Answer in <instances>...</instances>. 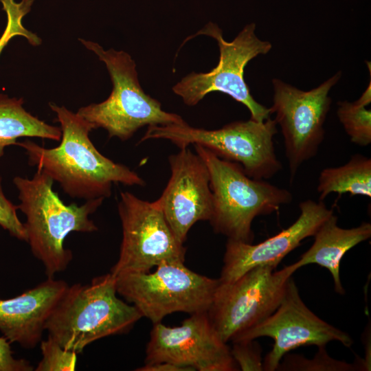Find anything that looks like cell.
<instances>
[{
    "label": "cell",
    "mask_w": 371,
    "mask_h": 371,
    "mask_svg": "<svg viewBox=\"0 0 371 371\" xmlns=\"http://www.w3.org/2000/svg\"><path fill=\"white\" fill-rule=\"evenodd\" d=\"M54 180L37 168L32 179L15 177L20 204L25 216L24 223L34 256L43 264L47 278L64 271L73 258L66 249V237L73 232L90 233L98 229L89 216L102 205L104 199L86 201L81 205H66L52 189Z\"/></svg>",
    "instance_id": "obj_2"
},
{
    "label": "cell",
    "mask_w": 371,
    "mask_h": 371,
    "mask_svg": "<svg viewBox=\"0 0 371 371\" xmlns=\"http://www.w3.org/2000/svg\"><path fill=\"white\" fill-rule=\"evenodd\" d=\"M34 0H0L3 10L7 15V24L0 38V54L10 39L23 36L33 46L41 45V39L34 33L27 30L22 23L23 18L31 10Z\"/></svg>",
    "instance_id": "obj_21"
},
{
    "label": "cell",
    "mask_w": 371,
    "mask_h": 371,
    "mask_svg": "<svg viewBox=\"0 0 371 371\" xmlns=\"http://www.w3.org/2000/svg\"><path fill=\"white\" fill-rule=\"evenodd\" d=\"M60 124V144L46 148L29 139L16 142L28 164L46 172L70 197L85 201L111 196L113 183L144 186V180L126 166L101 154L89 139L92 125L77 113L49 104Z\"/></svg>",
    "instance_id": "obj_1"
},
{
    "label": "cell",
    "mask_w": 371,
    "mask_h": 371,
    "mask_svg": "<svg viewBox=\"0 0 371 371\" xmlns=\"http://www.w3.org/2000/svg\"><path fill=\"white\" fill-rule=\"evenodd\" d=\"M276 267L257 266L233 282L219 283L207 314L223 341H232L280 305L289 281L297 269L294 264L278 271Z\"/></svg>",
    "instance_id": "obj_9"
},
{
    "label": "cell",
    "mask_w": 371,
    "mask_h": 371,
    "mask_svg": "<svg viewBox=\"0 0 371 371\" xmlns=\"http://www.w3.org/2000/svg\"><path fill=\"white\" fill-rule=\"evenodd\" d=\"M68 286L63 280L47 278L17 296L0 298V331L3 336L25 348L37 346Z\"/></svg>",
    "instance_id": "obj_16"
},
{
    "label": "cell",
    "mask_w": 371,
    "mask_h": 371,
    "mask_svg": "<svg viewBox=\"0 0 371 371\" xmlns=\"http://www.w3.org/2000/svg\"><path fill=\"white\" fill-rule=\"evenodd\" d=\"M10 342L4 337H0V371H32L31 363L23 359L13 356Z\"/></svg>",
    "instance_id": "obj_26"
},
{
    "label": "cell",
    "mask_w": 371,
    "mask_h": 371,
    "mask_svg": "<svg viewBox=\"0 0 371 371\" xmlns=\"http://www.w3.org/2000/svg\"><path fill=\"white\" fill-rule=\"evenodd\" d=\"M115 277L117 294L153 324L176 312H207L220 283L219 279L195 273L181 262L161 264L153 273H125Z\"/></svg>",
    "instance_id": "obj_7"
},
{
    "label": "cell",
    "mask_w": 371,
    "mask_h": 371,
    "mask_svg": "<svg viewBox=\"0 0 371 371\" xmlns=\"http://www.w3.org/2000/svg\"><path fill=\"white\" fill-rule=\"evenodd\" d=\"M79 41L105 64L113 83L106 100L80 107L77 111L93 129L102 128L109 137L126 141L144 126L185 122L180 115L164 111L158 100L144 91L138 80L136 64L128 53L112 48L105 50L97 43L82 38Z\"/></svg>",
    "instance_id": "obj_5"
},
{
    "label": "cell",
    "mask_w": 371,
    "mask_h": 371,
    "mask_svg": "<svg viewBox=\"0 0 371 371\" xmlns=\"http://www.w3.org/2000/svg\"><path fill=\"white\" fill-rule=\"evenodd\" d=\"M145 363L168 362L199 371H234L239 368L207 312L191 314L179 326L153 324Z\"/></svg>",
    "instance_id": "obj_13"
},
{
    "label": "cell",
    "mask_w": 371,
    "mask_h": 371,
    "mask_svg": "<svg viewBox=\"0 0 371 371\" xmlns=\"http://www.w3.org/2000/svg\"><path fill=\"white\" fill-rule=\"evenodd\" d=\"M137 371H193L190 368L179 366L168 362L145 363L143 366L135 369Z\"/></svg>",
    "instance_id": "obj_27"
},
{
    "label": "cell",
    "mask_w": 371,
    "mask_h": 371,
    "mask_svg": "<svg viewBox=\"0 0 371 371\" xmlns=\"http://www.w3.org/2000/svg\"><path fill=\"white\" fill-rule=\"evenodd\" d=\"M300 210V214L293 224L258 244L228 239L220 282H233L257 266L277 267L304 239L313 236L322 223L333 214L322 201H302Z\"/></svg>",
    "instance_id": "obj_15"
},
{
    "label": "cell",
    "mask_w": 371,
    "mask_h": 371,
    "mask_svg": "<svg viewBox=\"0 0 371 371\" xmlns=\"http://www.w3.org/2000/svg\"><path fill=\"white\" fill-rule=\"evenodd\" d=\"M142 317L135 306L117 297L115 277L109 273L68 286L45 330L63 348L78 354L100 339L128 332Z\"/></svg>",
    "instance_id": "obj_3"
},
{
    "label": "cell",
    "mask_w": 371,
    "mask_h": 371,
    "mask_svg": "<svg viewBox=\"0 0 371 371\" xmlns=\"http://www.w3.org/2000/svg\"><path fill=\"white\" fill-rule=\"evenodd\" d=\"M277 132V123L270 117L263 122H233L216 130L194 128L184 122L148 126L139 142L163 139L179 148L199 145L223 159L240 164L249 177L266 180L282 168L273 146Z\"/></svg>",
    "instance_id": "obj_6"
},
{
    "label": "cell",
    "mask_w": 371,
    "mask_h": 371,
    "mask_svg": "<svg viewBox=\"0 0 371 371\" xmlns=\"http://www.w3.org/2000/svg\"><path fill=\"white\" fill-rule=\"evenodd\" d=\"M261 337H269L274 341L271 350L263 360V368L266 371L276 370L283 357L299 347L325 346L328 342L337 341L350 348L353 343L348 334L326 322L306 306L292 278L276 311L238 334L232 341Z\"/></svg>",
    "instance_id": "obj_12"
},
{
    "label": "cell",
    "mask_w": 371,
    "mask_h": 371,
    "mask_svg": "<svg viewBox=\"0 0 371 371\" xmlns=\"http://www.w3.org/2000/svg\"><path fill=\"white\" fill-rule=\"evenodd\" d=\"M371 80L360 98L352 102H339L337 116L350 141L361 146L371 143Z\"/></svg>",
    "instance_id": "obj_20"
},
{
    "label": "cell",
    "mask_w": 371,
    "mask_h": 371,
    "mask_svg": "<svg viewBox=\"0 0 371 371\" xmlns=\"http://www.w3.org/2000/svg\"><path fill=\"white\" fill-rule=\"evenodd\" d=\"M117 210L122 239L117 261L110 272L114 276L148 272L167 262H184L186 249L175 237L156 201L121 192Z\"/></svg>",
    "instance_id": "obj_10"
},
{
    "label": "cell",
    "mask_w": 371,
    "mask_h": 371,
    "mask_svg": "<svg viewBox=\"0 0 371 371\" xmlns=\"http://www.w3.org/2000/svg\"><path fill=\"white\" fill-rule=\"evenodd\" d=\"M23 98L0 94V159L5 148L16 144L20 137H40L60 141V127L47 124L27 112Z\"/></svg>",
    "instance_id": "obj_18"
},
{
    "label": "cell",
    "mask_w": 371,
    "mask_h": 371,
    "mask_svg": "<svg viewBox=\"0 0 371 371\" xmlns=\"http://www.w3.org/2000/svg\"><path fill=\"white\" fill-rule=\"evenodd\" d=\"M313 236L314 243L294 265L297 269L310 264L326 268L332 275L335 292L344 294L339 273L341 260L348 251L370 238L371 224L363 222L355 227L341 228L333 213L322 223Z\"/></svg>",
    "instance_id": "obj_17"
},
{
    "label": "cell",
    "mask_w": 371,
    "mask_h": 371,
    "mask_svg": "<svg viewBox=\"0 0 371 371\" xmlns=\"http://www.w3.org/2000/svg\"><path fill=\"white\" fill-rule=\"evenodd\" d=\"M230 351L233 359L241 370H264L262 350L259 344L254 339L233 341Z\"/></svg>",
    "instance_id": "obj_24"
},
{
    "label": "cell",
    "mask_w": 371,
    "mask_h": 371,
    "mask_svg": "<svg viewBox=\"0 0 371 371\" xmlns=\"http://www.w3.org/2000/svg\"><path fill=\"white\" fill-rule=\"evenodd\" d=\"M255 23L244 27L235 38L228 42L223 38L221 29L210 22L193 36L205 35L214 38L218 45L220 57L216 67L207 73L192 72L172 87L173 92L180 96L188 106L197 104L208 93L214 91L227 94L244 104L251 113V118L263 122L273 113L254 100L244 79V69L247 63L260 54H267L272 45L259 39L256 34Z\"/></svg>",
    "instance_id": "obj_8"
},
{
    "label": "cell",
    "mask_w": 371,
    "mask_h": 371,
    "mask_svg": "<svg viewBox=\"0 0 371 371\" xmlns=\"http://www.w3.org/2000/svg\"><path fill=\"white\" fill-rule=\"evenodd\" d=\"M42 359L36 371H74L77 363V353L63 348L54 338L40 341Z\"/></svg>",
    "instance_id": "obj_23"
},
{
    "label": "cell",
    "mask_w": 371,
    "mask_h": 371,
    "mask_svg": "<svg viewBox=\"0 0 371 371\" xmlns=\"http://www.w3.org/2000/svg\"><path fill=\"white\" fill-rule=\"evenodd\" d=\"M194 146L210 174L212 213L209 221L214 231L228 239L252 243L254 218L290 203L292 194L265 180L249 177L240 164L223 159L206 148Z\"/></svg>",
    "instance_id": "obj_4"
},
{
    "label": "cell",
    "mask_w": 371,
    "mask_h": 371,
    "mask_svg": "<svg viewBox=\"0 0 371 371\" xmlns=\"http://www.w3.org/2000/svg\"><path fill=\"white\" fill-rule=\"evenodd\" d=\"M318 352L311 359L304 357L290 355L284 357L277 370H303V371H354L363 370V366L356 363H349L335 359L328 356L325 346L318 347Z\"/></svg>",
    "instance_id": "obj_22"
},
{
    "label": "cell",
    "mask_w": 371,
    "mask_h": 371,
    "mask_svg": "<svg viewBox=\"0 0 371 371\" xmlns=\"http://www.w3.org/2000/svg\"><path fill=\"white\" fill-rule=\"evenodd\" d=\"M317 192L320 201L333 192L339 196L349 193L352 196L371 197V159L356 154L343 166L323 169L318 179Z\"/></svg>",
    "instance_id": "obj_19"
},
{
    "label": "cell",
    "mask_w": 371,
    "mask_h": 371,
    "mask_svg": "<svg viewBox=\"0 0 371 371\" xmlns=\"http://www.w3.org/2000/svg\"><path fill=\"white\" fill-rule=\"evenodd\" d=\"M168 161L171 175L156 201L175 237L183 244L196 222L211 218L210 174L203 159L188 147L170 155Z\"/></svg>",
    "instance_id": "obj_14"
},
{
    "label": "cell",
    "mask_w": 371,
    "mask_h": 371,
    "mask_svg": "<svg viewBox=\"0 0 371 371\" xmlns=\"http://www.w3.org/2000/svg\"><path fill=\"white\" fill-rule=\"evenodd\" d=\"M0 176V226L8 231L11 236L27 242V234L24 223L19 218L16 213L18 207L5 195Z\"/></svg>",
    "instance_id": "obj_25"
},
{
    "label": "cell",
    "mask_w": 371,
    "mask_h": 371,
    "mask_svg": "<svg viewBox=\"0 0 371 371\" xmlns=\"http://www.w3.org/2000/svg\"><path fill=\"white\" fill-rule=\"evenodd\" d=\"M341 76L339 71L309 91L300 90L280 79L272 80L274 93L271 109L281 127L291 181L300 166L317 153L332 102L328 93Z\"/></svg>",
    "instance_id": "obj_11"
}]
</instances>
